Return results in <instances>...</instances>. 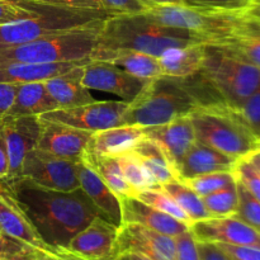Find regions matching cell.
Instances as JSON below:
<instances>
[{"label":"cell","mask_w":260,"mask_h":260,"mask_svg":"<svg viewBox=\"0 0 260 260\" xmlns=\"http://www.w3.org/2000/svg\"><path fill=\"white\" fill-rule=\"evenodd\" d=\"M0 180L14 196L41 239L55 251L65 249L76 234L95 217L103 216L80 188L60 192L38 187L22 177Z\"/></svg>","instance_id":"obj_1"},{"label":"cell","mask_w":260,"mask_h":260,"mask_svg":"<svg viewBox=\"0 0 260 260\" xmlns=\"http://www.w3.org/2000/svg\"><path fill=\"white\" fill-rule=\"evenodd\" d=\"M217 102L215 90L198 73L188 78L161 75L147 81L129 102L124 124H164Z\"/></svg>","instance_id":"obj_2"},{"label":"cell","mask_w":260,"mask_h":260,"mask_svg":"<svg viewBox=\"0 0 260 260\" xmlns=\"http://www.w3.org/2000/svg\"><path fill=\"white\" fill-rule=\"evenodd\" d=\"M206 43V38L190 30L170 27L151 19L145 13L117 14L102 25L95 48L134 50L160 57L169 48Z\"/></svg>","instance_id":"obj_3"},{"label":"cell","mask_w":260,"mask_h":260,"mask_svg":"<svg viewBox=\"0 0 260 260\" xmlns=\"http://www.w3.org/2000/svg\"><path fill=\"white\" fill-rule=\"evenodd\" d=\"M103 22L74 28L15 46H2L0 60L32 63L68 62L90 58Z\"/></svg>","instance_id":"obj_4"},{"label":"cell","mask_w":260,"mask_h":260,"mask_svg":"<svg viewBox=\"0 0 260 260\" xmlns=\"http://www.w3.org/2000/svg\"><path fill=\"white\" fill-rule=\"evenodd\" d=\"M32 3L37 10L35 17L0 25V47L22 45L55 33L95 24L116 15L103 9H75Z\"/></svg>","instance_id":"obj_5"},{"label":"cell","mask_w":260,"mask_h":260,"mask_svg":"<svg viewBox=\"0 0 260 260\" xmlns=\"http://www.w3.org/2000/svg\"><path fill=\"white\" fill-rule=\"evenodd\" d=\"M196 140L234 159L255 150L258 137L249 131L226 104L200 107L189 114Z\"/></svg>","instance_id":"obj_6"},{"label":"cell","mask_w":260,"mask_h":260,"mask_svg":"<svg viewBox=\"0 0 260 260\" xmlns=\"http://www.w3.org/2000/svg\"><path fill=\"white\" fill-rule=\"evenodd\" d=\"M198 73L228 106H236L260 90V68L234 57L215 45H206Z\"/></svg>","instance_id":"obj_7"},{"label":"cell","mask_w":260,"mask_h":260,"mask_svg":"<svg viewBox=\"0 0 260 260\" xmlns=\"http://www.w3.org/2000/svg\"><path fill=\"white\" fill-rule=\"evenodd\" d=\"M145 14L161 24L190 30L206 38L208 45L221 46L245 20L241 10H217L187 7L184 4L161 5L145 10Z\"/></svg>","instance_id":"obj_8"},{"label":"cell","mask_w":260,"mask_h":260,"mask_svg":"<svg viewBox=\"0 0 260 260\" xmlns=\"http://www.w3.org/2000/svg\"><path fill=\"white\" fill-rule=\"evenodd\" d=\"M128 102H91L73 108H57L41 114V118L61 122L76 128L90 132L103 131L124 124Z\"/></svg>","instance_id":"obj_9"},{"label":"cell","mask_w":260,"mask_h":260,"mask_svg":"<svg viewBox=\"0 0 260 260\" xmlns=\"http://www.w3.org/2000/svg\"><path fill=\"white\" fill-rule=\"evenodd\" d=\"M76 161L52 156L36 149L25 157L20 177L46 189L73 192L80 188Z\"/></svg>","instance_id":"obj_10"},{"label":"cell","mask_w":260,"mask_h":260,"mask_svg":"<svg viewBox=\"0 0 260 260\" xmlns=\"http://www.w3.org/2000/svg\"><path fill=\"white\" fill-rule=\"evenodd\" d=\"M0 132L9 160L7 179H15L20 177L27 155L37 147L41 132L40 117L7 116L0 122Z\"/></svg>","instance_id":"obj_11"},{"label":"cell","mask_w":260,"mask_h":260,"mask_svg":"<svg viewBox=\"0 0 260 260\" xmlns=\"http://www.w3.org/2000/svg\"><path fill=\"white\" fill-rule=\"evenodd\" d=\"M147 81L104 61H90L84 66L81 74V84L86 89L114 94L128 103L134 101Z\"/></svg>","instance_id":"obj_12"},{"label":"cell","mask_w":260,"mask_h":260,"mask_svg":"<svg viewBox=\"0 0 260 260\" xmlns=\"http://www.w3.org/2000/svg\"><path fill=\"white\" fill-rule=\"evenodd\" d=\"M124 251H137L152 260H178L175 239L139 223H123L118 229L114 258Z\"/></svg>","instance_id":"obj_13"},{"label":"cell","mask_w":260,"mask_h":260,"mask_svg":"<svg viewBox=\"0 0 260 260\" xmlns=\"http://www.w3.org/2000/svg\"><path fill=\"white\" fill-rule=\"evenodd\" d=\"M41 132L36 149L66 160H79L85 154L93 132L61 122L41 118Z\"/></svg>","instance_id":"obj_14"},{"label":"cell","mask_w":260,"mask_h":260,"mask_svg":"<svg viewBox=\"0 0 260 260\" xmlns=\"http://www.w3.org/2000/svg\"><path fill=\"white\" fill-rule=\"evenodd\" d=\"M189 231L196 240L202 243L229 244L260 249V234L234 216L196 221L189 226Z\"/></svg>","instance_id":"obj_15"},{"label":"cell","mask_w":260,"mask_h":260,"mask_svg":"<svg viewBox=\"0 0 260 260\" xmlns=\"http://www.w3.org/2000/svg\"><path fill=\"white\" fill-rule=\"evenodd\" d=\"M118 229L106 217L98 216L76 234L65 249L86 260H114Z\"/></svg>","instance_id":"obj_16"},{"label":"cell","mask_w":260,"mask_h":260,"mask_svg":"<svg viewBox=\"0 0 260 260\" xmlns=\"http://www.w3.org/2000/svg\"><path fill=\"white\" fill-rule=\"evenodd\" d=\"M0 230L7 235L32 246L41 253H55V250H52L41 239L24 211L18 205L14 196L2 180H0Z\"/></svg>","instance_id":"obj_17"},{"label":"cell","mask_w":260,"mask_h":260,"mask_svg":"<svg viewBox=\"0 0 260 260\" xmlns=\"http://www.w3.org/2000/svg\"><path fill=\"white\" fill-rule=\"evenodd\" d=\"M144 131L145 137L151 139L164 150L175 172L179 162L196 141L194 128L189 116L179 117L164 124L144 127Z\"/></svg>","instance_id":"obj_18"},{"label":"cell","mask_w":260,"mask_h":260,"mask_svg":"<svg viewBox=\"0 0 260 260\" xmlns=\"http://www.w3.org/2000/svg\"><path fill=\"white\" fill-rule=\"evenodd\" d=\"M123 223H139L144 228L168 236L180 235L189 230V225L168 213L151 207L137 197H119Z\"/></svg>","instance_id":"obj_19"},{"label":"cell","mask_w":260,"mask_h":260,"mask_svg":"<svg viewBox=\"0 0 260 260\" xmlns=\"http://www.w3.org/2000/svg\"><path fill=\"white\" fill-rule=\"evenodd\" d=\"M76 174L80 183V189L88 196L89 200L109 222L119 228L122 225V210L118 196L112 192L94 168L83 159L76 161Z\"/></svg>","instance_id":"obj_20"},{"label":"cell","mask_w":260,"mask_h":260,"mask_svg":"<svg viewBox=\"0 0 260 260\" xmlns=\"http://www.w3.org/2000/svg\"><path fill=\"white\" fill-rule=\"evenodd\" d=\"M144 137V126L140 124H122L94 132L84 155L93 157L119 156L131 151L135 145Z\"/></svg>","instance_id":"obj_21"},{"label":"cell","mask_w":260,"mask_h":260,"mask_svg":"<svg viewBox=\"0 0 260 260\" xmlns=\"http://www.w3.org/2000/svg\"><path fill=\"white\" fill-rule=\"evenodd\" d=\"M90 61V58H85V60L68 61V62L32 63L0 60V83L25 84L46 81L79 66L86 65Z\"/></svg>","instance_id":"obj_22"},{"label":"cell","mask_w":260,"mask_h":260,"mask_svg":"<svg viewBox=\"0 0 260 260\" xmlns=\"http://www.w3.org/2000/svg\"><path fill=\"white\" fill-rule=\"evenodd\" d=\"M238 160L196 140L178 165V180L208 173L233 172Z\"/></svg>","instance_id":"obj_23"},{"label":"cell","mask_w":260,"mask_h":260,"mask_svg":"<svg viewBox=\"0 0 260 260\" xmlns=\"http://www.w3.org/2000/svg\"><path fill=\"white\" fill-rule=\"evenodd\" d=\"M91 61H104L119 66L127 73L140 79L151 80L164 75L159 57L134 50H95L90 56Z\"/></svg>","instance_id":"obj_24"},{"label":"cell","mask_w":260,"mask_h":260,"mask_svg":"<svg viewBox=\"0 0 260 260\" xmlns=\"http://www.w3.org/2000/svg\"><path fill=\"white\" fill-rule=\"evenodd\" d=\"M84 66H79L45 81L46 88L57 104V108H73L95 101L89 89L81 84Z\"/></svg>","instance_id":"obj_25"},{"label":"cell","mask_w":260,"mask_h":260,"mask_svg":"<svg viewBox=\"0 0 260 260\" xmlns=\"http://www.w3.org/2000/svg\"><path fill=\"white\" fill-rule=\"evenodd\" d=\"M218 47L239 60L260 68V25L245 15V20Z\"/></svg>","instance_id":"obj_26"},{"label":"cell","mask_w":260,"mask_h":260,"mask_svg":"<svg viewBox=\"0 0 260 260\" xmlns=\"http://www.w3.org/2000/svg\"><path fill=\"white\" fill-rule=\"evenodd\" d=\"M206 43L174 47L165 51L159 57L162 74L174 78H188L202 69Z\"/></svg>","instance_id":"obj_27"},{"label":"cell","mask_w":260,"mask_h":260,"mask_svg":"<svg viewBox=\"0 0 260 260\" xmlns=\"http://www.w3.org/2000/svg\"><path fill=\"white\" fill-rule=\"evenodd\" d=\"M57 109L45 81L18 84L14 104L8 116H41Z\"/></svg>","instance_id":"obj_28"},{"label":"cell","mask_w":260,"mask_h":260,"mask_svg":"<svg viewBox=\"0 0 260 260\" xmlns=\"http://www.w3.org/2000/svg\"><path fill=\"white\" fill-rule=\"evenodd\" d=\"M131 151L144 164L157 187L172 180H178L177 172L170 162L168 155L160 147V145L152 141L151 139L144 137L135 145Z\"/></svg>","instance_id":"obj_29"},{"label":"cell","mask_w":260,"mask_h":260,"mask_svg":"<svg viewBox=\"0 0 260 260\" xmlns=\"http://www.w3.org/2000/svg\"><path fill=\"white\" fill-rule=\"evenodd\" d=\"M81 159L88 162L90 167L94 168L96 173L101 175L107 185L111 188L113 193H116L118 197H136V192L134 188L126 182L122 170L119 168L118 161L116 157L112 156H101L93 157L84 155Z\"/></svg>","instance_id":"obj_30"},{"label":"cell","mask_w":260,"mask_h":260,"mask_svg":"<svg viewBox=\"0 0 260 260\" xmlns=\"http://www.w3.org/2000/svg\"><path fill=\"white\" fill-rule=\"evenodd\" d=\"M160 188L177 202V205L184 211L192 223L211 217L210 212L203 202V198L200 197L194 190L190 189L180 180H172V182L160 185Z\"/></svg>","instance_id":"obj_31"},{"label":"cell","mask_w":260,"mask_h":260,"mask_svg":"<svg viewBox=\"0 0 260 260\" xmlns=\"http://www.w3.org/2000/svg\"><path fill=\"white\" fill-rule=\"evenodd\" d=\"M203 202L211 217H230L235 215L239 205L236 178L221 189L203 197Z\"/></svg>","instance_id":"obj_32"},{"label":"cell","mask_w":260,"mask_h":260,"mask_svg":"<svg viewBox=\"0 0 260 260\" xmlns=\"http://www.w3.org/2000/svg\"><path fill=\"white\" fill-rule=\"evenodd\" d=\"M116 159L118 161V165L121 168L124 179L134 188L136 196L137 193L144 189H147V188L157 187L152 177L150 175V173L147 172L146 168L144 167V164L140 161L139 157L134 152L128 151L126 154L116 156Z\"/></svg>","instance_id":"obj_33"},{"label":"cell","mask_w":260,"mask_h":260,"mask_svg":"<svg viewBox=\"0 0 260 260\" xmlns=\"http://www.w3.org/2000/svg\"><path fill=\"white\" fill-rule=\"evenodd\" d=\"M140 201L147 203L151 207L156 208V210L161 211V212L168 213V215L173 216L177 220L183 221V222L188 223L190 226L192 221L189 220L187 215H185L184 211L177 205L174 200L170 197L168 193H165L164 190L160 187H152L147 188V189L141 190V192L137 193L136 196Z\"/></svg>","instance_id":"obj_34"},{"label":"cell","mask_w":260,"mask_h":260,"mask_svg":"<svg viewBox=\"0 0 260 260\" xmlns=\"http://www.w3.org/2000/svg\"><path fill=\"white\" fill-rule=\"evenodd\" d=\"M235 180V174L233 172H218V173H208V174L197 175V177L185 178L180 179V182L184 183L187 187L194 190L200 197H206L216 190L221 189L229 183Z\"/></svg>","instance_id":"obj_35"},{"label":"cell","mask_w":260,"mask_h":260,"mask_svg":"<svg viewBox=\"0 0 260 260\" xmlns=\"http://www.w3.org/2000/svg\"><path fill=\"white\" fill-rule=\"evenodd\" d=\"M228 106V104H226ZM234 116L256 137H260V90L236 106H228Z\"/></svg>","instance_id":"obj_36"},{"label":"cell","mask_w":260,"mask_h":260,"mask_svg":"<svg viewBox=\"0 0 260 260\" xmlns=\"http://www.w3.org/2000/svg\"><path fill=\"white\" fill-rule=\"evenodd\" d=\"M239 205L234 217L239 218L260 234V202L236 179Z\"/></svg>","instance_id":"obj_37"},{"label":"cell","mask_w":260,"mask_h":260,"mask_svg":"<svg viewBox=\"0 0 260 260\" xmlns=\"http://www.w3.org/2000/svg\"><path fill=\"white\" fill-rule=\"evenodd\" d=\"M235 178L250 192V194L260 202V175L254 169L248 156H244L236 161L234 168Z\"/></svg>","instance_id":"obj_38"},{"label":"cell","mask_w":260,"mask_h":260,"mask_svg":"<svg viewBox=\"0 0 260 260\" xmlns=\"http://www.w3.org/2000/svg\"><path fill=\"white\" fill-rule=\"evenodd\" d=\"M36 14H37V10L33 7V3L29 0L18 3L0 0V25L35 17Z\"/></svg>","instance_id":"obj_39"},{"label":"cell","mask_w":260,"mask_h":260,"mask_svg":"<svg viewBox=\"0 0 260 260\" xmlns=\"http://www.w3.org/2000/svg\"><path fill=\"white\" fill-rule=\"evenodd\" d=\"M254 0H183V4L192 8L217 10H241Z\"/></svg>","instance_id":"obj_40"},{"label":"cell","mask_w":260,"mask_h":260,"mask_svg":"<svg viewBox=\"0 0 260 260\" xmlns=\"http://www.w3.org/2000/svg\"><path fill=\"white\" fill-rule=\"evenodd\" d=\"M174 239L178 260H201L197 240L189 230L175 236Z\"/></svg>","instance_id":"obj_41"},{"label":"cell","mask_w":260,"mask_h":260,"mask_svg":"<svg viewBox=\"0 0 260 260\" xmlns=\"http://www.w3.org/2000/svg\"><path fill=\"white\" fill-rule=\"evenodd\" d=\"M104 10L112 14H137L147 10L146 5L139 0H101Z\"/></svg>","instance_id":"obj_42"},{"label":"cell","mask_w":260,"mask_h":260,"mask_svg":"<svg viewBox=\"0 0 260 260\" xmlns=\"http://www.w3.org/2000/svg\"><path fill=\"white\" fill-rule=\"evenodd\" d=\"M217 244L234 260H260V249L251 246H235L229 244Z\"/></svg>","instance_id":"obj_43"},{"label":"cell","mask_w":260,"mask_h":260,"mask_svg":"<svg viewBox=\"0 0 260 260\" xmlns=\"http://www.w3.org/2000/svg\"><path fill=\"white\" fill-rule=\"evenodd\" d=\"M30 2L55 5V7L75 8V9H103L101 0H30Z\"/></svg>","instance_id":"obj_44"},{"label":"cell","mask_w":260,"mask_h":260,"mask_svg":"<svg viewBox=\"0 0 260 260\" xmlns=\"http://www.w3.org/2000/svg\"><path fill=\"white\" fill-rule=\"evenodd\" d=\"M18 84L0 83V122L8 116L14 104Z\"/></svg>","instance_id":"obj_45"},{"label":"cell","mask_w":260,"mask_h":260,"mask_svg":"<svg viewBox=\"0 0 260 260\" xmlns=\"http://www.w3.org/2000/svg\"><path fill=\"white\" fill-rule=\"evenodd\" d=\"M201 260H234L228 253L222 250L216 243H202L197 241Z\"/></svg>","instance_id":"obj_46"},{"label":"cell","mask_w":260,"mask_h":260,"mask_svg":"<svg viewBox=\"0 0 260 260\" xmlns=\"http://www.w3.org/2000/svg\"><path fill=\"white\" fill-rule=\"evenodd\" d=\"M9 174V160H8L7 149H5L4 139L0 132V179H4Z\"/></svg>","instance_id":"obj_47"},{"label":"cell","mask_w":260,"mask_h":260,"mask_svg":"<svg viewBox=\"0 0 260 260\" xmlns=\"http://www.w3.org/2000/svg\"><path fill=\"white\" fill-rule=\"evenodd\" d=\"M243 12L246 17L260 25V0H254L248 7L244 8Z\"/></svg>","instance_id":"obj_48"},{"label":"cell","mask_w":260,"mask_h":260,"mask_svg":"<svg viewBox=\"0 0 260 260\" xmlns=\"http://www.w3.org/2000/svg\"><path fill=\"white\" fill-rule=\"evenodd\" d=\"M142 4L146 5L147 9L155 7H161V5H175L183 4V0H139Z\"/></svg>","instance_id":"obj_49"},{"label":"cell","mask_w":260,"mask_h":260,"mask_svg":"<svg viewBox=\"0 0 260 260\" xmlns=\"http://www.w3.org/2000/svg\"><path fill=\"white\" fill-rule=\"evenodd\" d=\"M114 260H152L149 256L144 255L141 253H137V251H124V253L118 254V255L114 258Z\"/></svg>","instance_id":"obj_50"},{"label":"cell","mask_w":260,"mask_h":260,"mask_svg":"<svg viewBox=\"0 0 260 260\" xmlns=\"http://www.w3.org/2000/svg\"><path fill=\"white\" fill-rule=\"evenodd\" d=\"M248 159L250 160V162H251V165L254 167V169H255L256 173L260 175V156L258 155V152L254 150L251 154L248 155Z\"/></svg>","instance_id":"obj_51"},{"label":"cell","mask_w":260,"mask_h":260,"mask_svg":"<svg viewBox=\"0 0 260 260\" xmlns=\"http://www.w3.org/2000/svg\"><path fill=\"white\" fill-rule=\"evenodd\" d=\"M41 260H61L56 254H46Z\"/></svg>","instance_id":"obj_52"},{"label":"cell","mask_w":260,"mask_h":260,"mask_svg":"<svg viewBox=\"0 0 260 260\" xmlns=\"http://www.w3.org/2000/svg\"><path fill=\"white\" fill-rule=\"evenodd\" d=\"M255 151L258 152V155L260 156V137L258 139V141H256V147H255Z\"/></svg>","instance_id":"obj_53"},{"label":"cell","mask_w":260,"mask_h":260,"mask_svg":"<svg viewBox=\"0 0 260 260\" xmlns=\"http://www.w3.org/2000/svg\"><path fill=\"white\" fill-rule=\"evenodd\" d=\"M8 2H14V3H18V2H28V0H8Z\"/></svg>","instance_id":"obj_54"}]
</instances>
